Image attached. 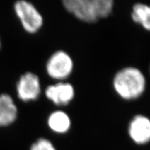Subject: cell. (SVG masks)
Wrapping results in <instances>:
<instances>
[{"instance_id":"6da1fadb","label":"cell","mask_w":150,"mask_h":150,"mask_svg":"<svg viewBox=\"0 0 150 150\" xmlns=\"http://www.w3.org/2000/svg\"><path fill=\"white\" fill-rule=\"evenodd\" d=\"M63 5L79 20L93 23L110 15L113 1L112 0H64Z\"/></svg>"},{"instance_id":"7a4b0ae2","label":"cell","mask_w":150,"mask_h":150,"mask_svg":"<svg viewBox=\"0 0 150 150\" xmlns=\"http://www.w3.org/2000/svg\"><path fill=\"white\" fill-rule=\"evenodd\" d=\"M145 78L135 68H126L116 74L113 85L116 91L124 99L132 100L139 97L144 90Z\"/></svg>"},{"instance_id":"3957f363","label":"cell","mask_w":150,"mask_h":150,"mask_svg":"<svg viewBox=\"0 0 150 150\" xmlns=\"http://www.w3.org/2000/svg\"><path fill=\"white\" fill-rule=\"evenodd\" d=\"M13 9L23 30L28 33L35 34L43 27V15L31 2L19 0L14 3Z\"/></svg>"},{"instance_id":"277c9868","label":"cell","mask_w":150,"mask_h":150,"mask_svg":"<svg viewBox=\"0 0 150 150\" xmlns=\"http://www.w3.org/2000/svg\"><path fill=\"white\" fill-rule=\"evenodd\" d=\"M46 72L54 80L63 81L68 78L73 69V62L66 51L58 50L51 54L46 63Z\"/></svg>"},{"instance_id":"5b68a950","label":"cell","mask_w":150,"mask_h":150,"mask_svg":"<svg viewBox=\"0 0 150 150\" xmlns=\"http://www.w3.org/2000/svg\"><path fill=\"white\" fill-rule=\"evenodd\" d=\"M41 80L38 75L28 71L21 74L16 85L18 99L24 103L36 101L41 93Z\"/></svg>"},{"instance_id":"8992f818","label":"cell","mask_w":150,"mask_h":150,"mask_svg":"<svg viewBox=\"0 0 150 150\" xmlns=\"http://www.w3.org/2000/svg\"><path fill=\"white\" fill-rule=\"evenodd\" d=\"M46 98L56 106H67L74 97V89L69 83L59 81L50 84L45 91Z\"/></svg>"},{"instance_id":"52a82bcc","label":"cell","mask_w":150,"mask_h":150,"mask_svg":"<svg viewBox=\"0 0 150 150\" xmlns=\"http://www.w3.org/2000/svg\"><path fill=\"white\" fill-rule=\"evenodd\" d=\"M18 109L13 97L8 93H0V127H7L17 120Z\"/></svg>"},{"instance_id":"ba28073f","label":"cell","mask_w":150,"mask_h":150,"mask_svg":"<svg viewBox=\"0 0 150 150\" xmlns=\"http://www.w3.org/2000/svg\"><path fill=\"white\" fill-rule=\"evenodd\" d=\"M131 138L138 144L150 141V120L143 116H137L131 122L129 128Z\"/></svg>"},{"instance_id":"9c48e42d","label":"cell","mask_w":150,"mask_h":150,"mask_svg":"<svg viewBox=\"0 0 150 150\" xmlns=\"http://www.w3.org/2000/svg\"><path fill=\"white\" fill-rule=\"evenodd\" d=\"M47 125L53 132L57 134H64L69 130L71 122L68 115L63 111H54L49 115Z\"/></svg>"},{"instance_id":"30bf717a","label":"cell","mask_w":150,"mask_h":150,"mask_svg":"<svg viewBox=\"0 0 150 150\" xmlns=\"http://www.w3.org/2000/svg\"><path fill=\"white\" fill-rule=\"evenodd\" d=\"M131 16L135 22L150 30V6L142 3L134 4Z\"/></svg>"},{"instance_id":"8fae6325","label":"cell","mask_w":150,"mask_h":150,"mask_svg":"<svg viewBox=\"0 0 150 150\" xmlns=\"http://www.w3.org/2000/svg\"><path fill=\"white\" fill-rule=\"evenodd\" d=\"M30 150H56V149L50 139L40 138L31 144Z\"/></svg>"},{"instance_id":"7c38bea8","label":"cell","mask_w":150,"mask_h":150,"mask_svg":"<svg viewBox=\"0 0 150 150\" xmlns=\"http://www.w3.org/2000/svg\"><path fill=\"white\" fill-rule=\"evenodd\" d=\"M1 45H2V44H1V38H0V49H1Z\"/></svg>"}]
</instances>
